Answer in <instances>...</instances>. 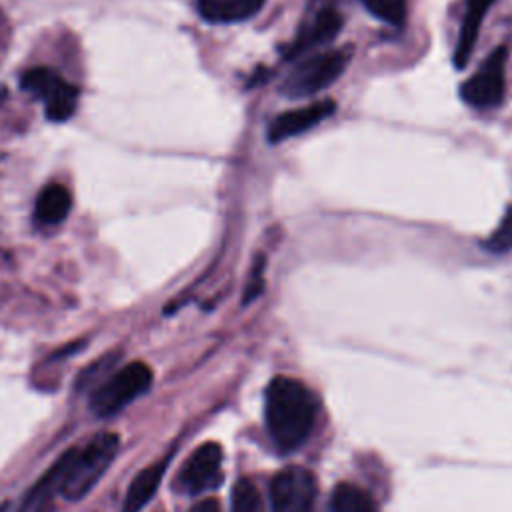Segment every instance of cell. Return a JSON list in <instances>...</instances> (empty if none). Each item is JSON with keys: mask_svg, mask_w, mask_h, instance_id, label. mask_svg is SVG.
I'll list each match as a JSON object with an SVG mask.
<instances>
[{"mask_svg": "<svg viewBox=\"0 0 512 512\" xmlns=\"http://www.w3.org/2000/svg\"><path fill=\"white\" fill-rule=\"evenodd\" d=\"M318 402L296 378L278 376L266 388V426L282 452L298 448L312 432Z\"/></svg>", "mask_w": 512, "mask_h": 512, "instance_id": "obj_1", "label": "cell"}, {"mask_svg": "<svg viewBox=\"0 0 512 512\" xmlns=\"http://www.w3.org/2000/svg\"><path fill=\"white\" fill-rule=\"evenodd\" d=\"M118 444L120 440L114 432H102L94 436L84 448L64 454L48 474V480L58 486L64 498H84L112 464L118 452Z\"/></svg>", "mask_w": 512, "mask_h": 512, "instance_id": "obj_2", "label": "cell"}, {"mask_svg": "<svg viewBox=\"0 0 512 512\" xmlns=\"http://www.w3.org/2000/svg\"><path fill=\"white\" fill-rule=\"evenodd\" d=\"M152 370L144 362H130L108 376L90 396V410L96 416H112L126 408L134 398L148 392Z\"/></svg>", "mask_w": 512, "mask_h": 512, "instance_id": "obj_3", "label": "cell"}, {"mask_svg": "<svg viewBox=\"0 0 512 512\" xmlns=\"http://www.w3.org/2000/svg\"><path fill=\"white\" fill-rule=\"evenodd\" d=\"M352 48H336L314 54L298 64L282 84V94L288 98H306L328 88L348 66Z\"/></svg>", "mask_w": 512, "mask_h": 512, "instance_id": "obj_4", "label": "cell"}, {"mask_svg": "<svg viewBox=\"0 0 512 512\" xmlns=\"http://www.w3.org/2000/svg\"><path fill=\"white\" fill-rule=\"evenodd\" d=\"M22 88L46 104V118L62 122L72 116L78 104L76 86L68 84L52 68L36 66L22 76Z\"/></svg>", "mask_w": 512, "mask_h": 512, "instance_id": "obj_5", "label": "cell"}, {"mask_svg": "<svg viewBox=\"0 0 512 512\" xmlns=\"http://www.w3.org/2000/svg\"><path fill=\"white\" fill-rule=\"evenodd\" d=\"M316 476L304 466H288L270 482L272 512H314Z\"/></svg>", "mask_w": 512, "mask_h": 512, "instance_id": "obj_6", "label": "cell"}, {"mask_svg": "<svg viewBox=\"0 0 512 512\" xmlns=\"http://www.w3.org/2000/svg\"><path fill=\"white\" fill-rule=\"evenodd\" d=\"M504 64H506V48H496L484 64L478 68L474 76H470L462 88L460 96L466 104L474 108H494L504 98Z\"/></svg>", "mask_w": 512, "mask_h": 512, "instance_id": "obj_7", "label": "cell"}, {"mask_svg": "<svg viewBox=\"0 0 512 512\" xmlns=\"http://www.w3.org/2000/svg\"><path fill=\"white\" fill-rule=\"evenodd\" d=\"M222 480V448L216 442L198 446L178 474V486L188 494L212 490Z\"/></svg>", "mask_w": 512, "mask_h": 512, "instance_id": "obj_8", "label": "cell"}, {"mask_svg": "<svg viewBox=\"0 0 512 512\" xmlns=\"http://www.w3.org/2000/svg\"><path fill=\"white\" fill-rule=\"evenodd\" d=\"M336 110L334 100H322L298 110L284 112L272 120L268 126V140L270 142H282L290 136H298L316 124H320L324 118H328Z\"/></svg>", "mask_w": 512, "mask_h": 512, "instance_id": "obj_9", "label": "cell"}, {"mask_svg": "<svg viewBox=\"0 0 512 512\" xmlns=\"http://www.w3.org/2000/svg\"><path fill=\"white\" fill-rule=\"evenodd\" d=\"M342 28V16L334 8H324L318 14H314L312 20H308L300 32L296 34L290 50L286 52V58L304 56L316 46L328 44Z\"/></svg>", "mask_w": 512, "mask_h": 512, "instance_id": "obj_10", "label": "cell"}, {"mask_svg": "<svg viewBox=\"0 0 512 512\" xmlns=\"http://www.w3.org/2000/svg\"><path fill=\"white\" fill-rule=\"evenodd\" d=\"M494 4V0H466V12L462 18L458 42L454 48V66L464 68L474 52L482 20L488 12V8Z\"/></svg>", "mask_w": 512, "mask_h": 512, "instance_id": "obj_11", "label": "cell"}, {"mask_svg": "<svg viewBox=\"0 0 512 512\" xmlns=\"http://www.w3.org/2000/svg\"><path fill=\"white\" fill-rule=\"evenodd\" d=\"M266 0H196L198 12L208 22L228 24L254 16Z\"/></svg>", "mask_w": 512, "mask_h": 512, "instance_id": "obj_12", "label": "cell"}, {"mask_svg": "<svg viewBox=\"0 0 512 512\" xmlns=\"http://www.w3.org/2000/svg\"><path fill=\"white\" fill-rule=\"evenodd\" d=\"M164 472H166V462H154L148 468L140 470L126 490L122 512H140L156 494Z\"/></svg>", "mask_w": 512, "mask_h": 512, "instance_id": "obj_13", "label": "cell"}, {"mask_svg": "<svg viewBox=\"0 0 512 512\" xmlns=\"http://www.w3.org/2000/svg\"><path fill=\"white\" fill-rule=\"evenodd\" d=\"M70 206H72L70 192L62 184H50L38 194L34 216L42 224H58L68 216Z\"/></svg>", "mask_w": 512, "mask_h": 512, "instance_id": "obj_14", "label": "cell"}, {"mask_svg": "<svg viewBox=\"0 0 512 512\" xmlns=\"http://www.w3.org/2000/svg\"><path fill=\"white\" fill-rule=\"evenodd\" d=\"M330 512H376V506L366 490L344 482L332 492Z\"/></svg>", "mask_w": 512, "mask_h": 512, "instance_id": "obj_15", "label": "cell"}, {"mask_svg": "<svg viewBox=\"0 0 512 512\" xmlns=\"http://www.w3.org/2000/svg\"><path fill=\"white\" fill-rule=\"evenodd\" d=\"M232 512H264L262 496L256 484L248 478H240L232 490Z\"/></svg>", "mask_w": 512, "mask_h": 512, "instance_id": "obj_16", "label": "cell"}, {"mask_svg": "<svg viewBox=\"0 0 512 512\" xmlns=\"http://www.w3.org/2000/svg\"><path fill=\"white\" fill-rule=\"evenodd\" d=\"M366 10L386 24H402L406 20V0H362Z\"/></svg>", "mask_w": 512, "mask_h": 512, "instance_id": "obj_17", "label": "cell"}, {"mask_svg": "<svg viewBox=\"0 0 512 512\" xmlns=\"http://www.w3.org/2000/svg\"><path fill=\"white\" fill-rule=\"evenodd\" d=\"M484 248L494 254H504L512 250V206H508L502 222L492 232V236L484 242Z\"/></svg>", "mask_w": 512, "mask_h": 512, "instance_id": "obj_18", "label": "cell"}, {"mask_svg": "<svg viewBox=\"0 0 512 512\" xmlns=\"http://www.w3.org/2000/svg\"><path fill=\"white\" fill-rule=\"evenodd\" d=\"M188 512H220V504L214 498H204L198 504H194Z\"/></svg>", "mask_w": 512, "mask_h": 512, "instance_id": "obj_19", "label": "cell"}]
</instances>
